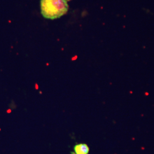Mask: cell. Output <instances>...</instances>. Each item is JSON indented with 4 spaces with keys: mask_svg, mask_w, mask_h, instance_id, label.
<instances>
[{
    "mask_svg": "<svg viewBox=\"0 0 154 154\" xmlns=\"http://www.w3.org/2000/svg\"><path fill=\"white\" fill-rule=\"evenodd\" d=\"M75 154H88L90 149L85 143H80L76 144L74 147Z\"/></svg>",
    "mask_w": 154,
    "mask_h": 154,
    "instance_id": "7a4b0ae2",
    "label": "cell"
},
{
    "mask_svg": "<svg viewBox=\"0 0 154 154\" xmlns=\"http://www.w3.org/2000/svg\"><path fill=\"white\" fill-rule=\"evenodd\" d=\"M69 0H41V11L46 19L54 20L65 14L69 10Z\"/></svg>",
    "mask_w": 154,
    "mask_h": 154,
    "instance_id": "6da1fadb",
    "label": "cell"
}]
</instances>
